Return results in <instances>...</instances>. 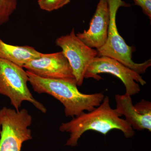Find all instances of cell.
I'll use <instances>...</instances> for the list:
<instances>
[{"label":"cell","mask_w":151,"mask_h":151,"mask_svg":"<svg viewBox=\"0 0 151 151\" xmlns=\"http://www.w3.org/2000/svg\"><path fill=\"white\" fill-rule=\"evenodd\" d=\"M122 115L110 105V98L104 97L102 103L94 110L88 113L83 112L70 122L62 123L59 130L70 133V138L65 145L71 147L78 145V142L84 133L89 130L106 135L111 130L117 129L123 132L125 137H132L135 132Z\"/></svg>","instance_id":"cell-1"},{"label":"cell","mask_w":151,"mask_h":151,"mask_svg":"<svg viewBox=\"0 0 151 151\" xmlns=\"http://www.w3.org/2000/svg\"><path fill=\"white\" fill-rule=\"evenodd\" d=\"M30 84L35 92L45 93L59 100L64 107L65 116H79L84 111L94 110L102 103L104 94L102 93L85 94L77 88L76 80L49 79L38 76L26 70Z\"/></svg>","instance_id":"cell-2"},{"label":"cell","mask_w":151,"mask_h":151,"mask_svg":"<svg viewBox=\"0 0 151 151\" xmlns=\"http://www.w3.org/2000/svg\"><path fill=\"white\" fill-rule=\"evenodd\" d=\"M110 11V24L108 38L102 47L97 50V56H106L116 60L139 74H144L151 65V59L137 63L132 60L134 47L129 46L118 31L116 25L117 11L120 7L130 5L122 0H107Z\"/></svg>","instance_id":"cell-3"},{"label":"cell","mask_w":151,"mask_h":151,"mask_svg":"<svg viewBox=\"0 0 151 151\" xmlns=\"http://www.w3.org/2000/svg\"><path fill=\"white\" fill-rule=\"evenodd\" d=\"M28 76L26 70L12 63L0 58V94L9 98L17 111L23 101H28L43 113L47 110L36 100L27 86Z\"/></svg>","instance_id":"cell-4"},{"label":"cell","mask_w":151,"mask_h":151,"mask_svg":"<svg viewBox=\"0 0 151 151\" xmlns=\"http://www.w3.org/2000/svg\"><path fill=\"white\" fill-rule=\"evenodd\" d=\"M32 117L25 109L18 111L4 107L0 110V151H21L24 142L31 139L29 129Z\"/></svg>","instance_id":"cell-5"},{"label":"cell","mask_w":151,"mask_h":151,"mask_svg":"<svg viewBox=\"0 0 151 151\" xmlns=\"http://www.w3.org/2000/svg\"><path fill=\"white\" fill-rule=\"evenodd\" d=\"M103 73L111 74L119 78L126 87L125 93L131 96L140 92L138 83L142 86L147 84L140 74L116 60L106 56L96 57L87 68L84 78L100 81L102 78L99 74Z\"/></svg>","instance_id":"cell-6"},{"label":"cell","mask_w":151,"mask_h":151,"mask_svg":"<svg viewBox=\"0 0 151 151\" xmlns=\"http://www.w3.org/2000/svg\"><path fill=\"white\" fill-rule=\"evenodd\" d=\"M55 42L68 60L77 86H81L87 68L97 56V50L83 43L76 36L74 28L69 34L57 38Z\"/></svg>","instance_id":"cell-7"},{"label":"cell","mask_w":151,"mask_h":151,"mask_svg":"<svg viewBox=\"0 0 151 151\" xmlns=\"http://www.w3.org/2000/svg\"><path fill=\"white\" fill-rule=\"evenodd\" d=\"M26 70L42 78L76 80L68 60L62 51L42 53L25 64Z\"/></svg>","instance_id":"cell-8"},{"label":"cell","mask_w":151,"mask_h":151,"mask_svg":"<svg viewBox=\"0 0 151 151\" xmlns=\"http://www.w3.org/2000/svg\"><path fill=\"white\" fill-rule=\"evenodd\" d=\"M116 110L122 116H125L126 121L133 129L151 132V103L142 99L133 105L132 97L129 94L115 95Z\"/></svg>","instance_id":"cell-9"},{"label":"cell","mask_w":151,"mask_h":151,"mask_svg":"<svg viewBox=\"0 0 151 151\" xmlns=\"http://www.w3.org/2000/svg\"><path fill=\"white\" fill-rule=\"evenodd\" d=\"M110 24V11L107 0H99L89 23V29L76 34L86 45L99 49L106 43Z\"/></svg>","instance_id":"cell-10"},{"label":"cell","mask_w":151,"mask_h":151,"mask_svg":"<svg viewBox=\"0 0 151 151\" xmlns=\"http://www.w3.org/2000/svg\"><path fill=\"white\" fill-rule=\"evenodd\" d=\"M42 53L29 46L8 44L0 39V58L23 68L30 60L40 57Z\"/></svg>","instance_id":"cell-11"},{"label":"cell","mask_w":151,"mask_h":151,"mask_svg":"<svg viewBox=\"0 0 151 151\" xmlns=\"http://www.w3.org/2000/svg\"><path fill=\"white\" fill-rule=\"evenodd\" d=\"M17 4L18 0H0V26L9 20Z\"/></svg>","instance_id":"cell-12"},{"label":"cell","mask_w":151,"mask_h":151,"mask_svg":"<svg viewBox=\"0 0 151 151\" xmlns=\"http://www.w3.org/2000/svg\"><path fill=\"white\" fill-rule=\"evenodd\" d=\"M71 0H37L41 9L51 12L61 8L69 4Z\"/></svg>","instance_id":"cell-13"},{"label":"cell","mask_w":151,"mask_h":151,"mask_svg":"<svg viewBox=\"0 0 151 151\" xmlns=\"http://www.w3.org/2000/svg\"><path fill=\"white\" fill-rule=\"evenodd\" d=\"M135 5L140 7L144 14L151 19V0H133Z\"/></svg>","instance_id":"cell-14"}]
</instances>
